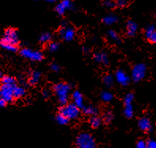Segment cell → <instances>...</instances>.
I'll list each match as a JSON object with an SVG mask.
<instances>
[{"mask_svg": "<svg viewBox=\"0 0 156 148\" xmlns=\"http://www.w3.org/2000/svg\"><path fill=\"white\" fill-rule=\"evenodd\" d=\"M53 90L59 104L61 105L67 104L71 93V87L69 85L66 83H58L54 85Z\"/></svg>", "mask_w": 156, "mask_h": 148, "instance_id": "6da1fadb", "label": "cell"}, {"mask_svg": "<svg viewBox=\"0 0 156 148\" xmlns=\"http://www.w3.org/2000/svg\"><path fill=\"white\" fill-rule=\"evenodd\" d=\"M75 143L78 148H97L94 138L87 132L80 133L76 138Z\"/></svg>", "mask_w": 156, "mask_h": 148, "instance_id": "7a4b0ae2", "label": "cell"}, {"mask_svg": "<svg viewBox=\"0 0 156 148\" xmlns=\"http://www.w3.org/2000/svg\"><path fill=\"white\" fill-rule=\"evenodd\" d=\"M59 113H61L69 120H76L79 116L80 111H79V108H78L74 103H72V104H67L65 105H63V107L59 110Z\"/></svg>", "mask_w": 156, "mask_h": 148, "instance_id": "3957f363", "label": "cell"}, {"mask_svg": "<svg viewBox=\"0 0 156 148\" xmlns=\"http://www.w3.org/2000/svg\"><path fill=\"white\" fill-rule=\"evenodd\" d=\"M18 42H19V39H18V32L13 28H9L4 33V37L1 40L0 43L8 44V45L17 46Z\"/></svg>", "mask_w": 156, "mask_h": 148, "instance_id": "277c9868", "label": "cell"}, {"mask_svg": "<svg viewBox=\"0 0 156 148\" xmlns=\"http://www.w3.org/2000/svg\"><path fill=\"white\" fill-rule=\"evenodd\" d=\"M147 74V65L144 63L135 65L132 69V77L135 82L142 81Z\"/></svg>", "mask_w": 156, "mask_h": 148, "instance_id": "5b68a950", "label": "cell"}, {"mask_svg": "<svg viewBox=\"0 0 156 148\" xmlns=\"http://www.w3.org/2000/svg\"><path fill=\"white\" fill-rule=\"evenodd\" d=\"M21 55L26 59L34 61H41L44 58L43 53L40 51H34L29 48H24L20 51Z\"/></svg>", "mask_w": 156, "mask_h": 148, "instance_id": "8992f818", "label": "cell"}, {"mask_svg": "<svg viewBox=\"0 0 156 148\" xmlns=\"http://www.w3.org/2000/svg\"><path fill=\"white\" fill-rule=\"evenodd\" d=\"M14 85H2L0 87V95L6 102H10L14 100Z\"/></svg>", "mask_w": 156, "mask_h": 148, "instance_id": "52a82bcc", "label": "cell"}, {"mask_svg": "<svg viewBox=\"0 0 156 148\" xmlns=\"http://www.w3.org/2000/svg\"><path fill=\"white\" fill-rule=\"evenodd\" d=\"M75 30L71 26H67L66 24L62 26V27L59 30V36H60V38L67 41V42H70L71 40H73L74 38H75Z\"/></svg>", "mask_w": 156, "mask_h": 148, "instance_id": "ba28073f", "label": "cell"}, {"mask_svg": "<svg viewBox=\"0 0 156 148\" xmlns=\"http://www.w3.org/2000/svg\"><path fill=\"white\" fill-rule=\"evenodd\" d=\"M115 79L117 83L121 85V86H127L130 83L131 81L129 76L122 69H118L115 73Z\"/></svg>", "mask_w": 156, "mask_h": 148, "instance_id": "9c48e42d", "label": "cell"}, {"mask_svg": "<svg viewBox=\"0 0 156 148\" xmlns=\"http://www.w3.org/2000/svg\"><path fill=\"white\" fill-rule=\"evenodd\" d=\"M138 127L143 131L150 132L152 131V124L147 117H142L138 120Z\"/></svg>", "mask_w": 156, "mask_h": 148, "instance_id": "30bf717a", "label": "cell"}, {"mask_svg": "<svg viewBox=\"0 0 156 148\" xmlns=\"http://www.w3.org/2000/svg\"><path fill=\"white\" fill-rule=\"evenodd\" d=\"M72 7V3L70 0H62L61 2L55 6V10L58 14L63 15L67 10Z\"/></svg>", "mask_w": 156, "mask_h": 148, "instance_id": "8fae6325", "label": "cell"}, {"mask_svg": "<svg viewBox=\"0 0 156 148\" xmlns=\"http://www.w3.org/2000/svg\"><path fill=\"white\" fill-rule=\"evenodd\" d=\"M94 59L97 63L101 64V65H107L109 64V57L106 53L104 52H99L96 53L94 55Z\"/></svg>", "mask_w": 156, "mask_h": 148, "instance_id": "7c38bea8", "label": "cell"}, {"mask_svg": "<svg viewBox=\"0 0 156 148\" xmlns=\"http://www.w3.org/2000/svg\"><path fill=\"white\" fill-rule=\"evenodd\" d=\"M72 100H73L74 104L79 108H83V107H84L83 96L79 91H75L72 93Z\"/></svg>", "mask_w": 156, "mask_h": 148, "instance_id": "4fadbf2b", "label": "cell"}, {"mask_svg": "<svg viewBox=\"0 0 156 148\" xmlns=\"http://www.w3.org/2000/svg\"><path fill=\"white\" fill-rule=\"evenodd\" d=\"M126 28H127V34H128L129 36H130V37H133V36H134L135 34H136L137 29H138V26H137V24L135 22L129 20V22H127Z\"/></svg>", "mask_w": 156, "mask_h": 148, "instance_id": "5bb4252c", "label": "cell"}, {"mask_svg": "<svg viewBox=\"0 0 156 148\" xmlns=\"http://www.w3.org/2000/svg\"><path fill=\"white\" fill-rule=\"evenodd\" d=\"M41 73L38 71H33L29 77V83L31 85H35L38 83L41 79Z\"/></svg>", "mask_w": 156, "mask_h": 148, "instance_id": "9a60e30c", "label": "cell"}, {"mask_svg": "<svg viewBox=\"0 0 156 148\" xmlns=\"http://www.w3.org/2000/svg\"><path fill=\"white\" fill-rule=\"evenodd\" d=\"M83 112L84 114L89 116H95L98 112V109L96 107L93 105H84L83 108Z\"/></svg>", "mask_w": 156, "mask_h": 148, "instance_id": "2e32d148", "label": "cell"}, {"mask_svg": "<svg viewBox=\"0 0 156 148\" xmlns=\"http://www.w3.org/2000/svg\"><path fill=\"white\" fill-rule=\"evenodd\" d=\"M118 20L117 16H116L115 14H109V15L105 16V18H103V22L107 25V26H111L113 24L116 23Z\"/></svg>", "mask_w": 156, "mask_h": 148, "instance_id": "e0dca14e", "label": "cell"}, {"mask_svg": "<svg viewBox=\"0 0 156 148\" xmlns=\"http://www.w3.org/2000/svg\"><path fill=\"white\" fill-rule=\"evenodd\" d=\"M26 94V89L22 86H14V98H20Z\"/></svg>", "mask_w": 156, "mask_h": 148, "instance_id": "ac0fdd59", "label": "cell"}, {"mask_svg": "<svg viewBox=\"0 0 156 148\" xmlns=\"http://www.w3.org/2000/svg\"><path fill=\"white\" fill-rule=\"evenodd\" d=\"M101 100L105 103H109L110 101H113V94L109 91H103L102 93H101Z\"/></svg>", "mask_w": 156, "mask_h": 148, "instance_id": "d6986e66", "label": "cell"}, {"mask_svg": "<svg viewBox=\"0 0 156 148\" xmlns=\"http://www.w3.org/2000/svg\"><path fill=\"white\" fill-rule=\"evenodd\" d=\"M101 123V120L97 116H92L90 120V124L93 128H97Z\"/></svg>", "mask_w": 156, "mask_h": 148, "instance_id": "ffe728a7", "label": "cell"}, {"mask_svg": "<svg viewBox=\"0 0 156 148\" xmlns=\"http://www.w3.org/2000/svg\"><path fill=\"white\" fill-rule=\"evenodd\" d=\"M103 83L105 84V86L107 87H112L114 83V79H113V77L110 74H106L105 76H104L103 77Z\"/></svg>", "mask_w": 156, "mask_h": 148, "instance_id": "44dd1931", "label": "cell"}, {"mask_svg": "<svg viewBox=\"0 0 156 148\" xmlns=\"http://www.w3.org/2000/svg\"><path fill=\"white\" fill-rule=\"evenodd\" d=\"M124 115L127 118H132L134 115V110H133V104L125 105V109H124Z\"/></svg>", "mask_w": 156, "mask_h": 148, "instance_id": "7402d4cb", "label": "cell"}, {"mask_svg": "<svg viewBox=\"0 0 156 148\" xmlns=\"http://www.w3.org/2000/svg\"><path fill=\"white\" fill-rule=\"evenodd\" d=\"M2 85H15V79L14 77H10V76H3L1 79Z\"/></svg>", "mask_w": 156, "mask_h": 148, "instance_id": "603a6c76", "label": "cell"}, {"mask_svg": "<svg viewBox=\"0 0 156 148\" xmlns=\"http://www.w3.org/2000/svg\"><path fill=\"white\" fill-rule=\"evenodd\" d=\"M68 119L66 116H64L63 115H62L61 113H59L58 115H56L55 116V121L57 122L58 124L59 125H66L68 123Z\"/></svg>", "mask_w": 156, "mask_h": 148, "instance_id": "cb8c5ba5", "label": "cell"}, {"mask_svg": "<svg viewBox=\"0 0 156 148\" xmlns=\"http://www.w3.org/2000/svg\"><path fill=\"white\" fill-rule=\"evenodd\" d=\"M51 40V34L48 32H44L40 37V42L43 44L48 43Z\"/></svg>", "mask_w": 156, "mask_h": 148, "instance_id": "d4e9b609", "label": "cell"}, {"mask_svg": "<svg viewBox=\"0 0 156 148\" xmlns=\"http://www.w3.org/2000/svg\"><path fill=\"white\" fill-rule=\"evenodd\" d=\"M108 36H109V38H110L113 42H121V39L119 38V35L117 34V33L114 30H109V33H108Z\"/></svg>", "mask_w": 156, "mask_h": 148, "instance_id": "484cf974", "label": "cell"}, {"mask_svg": "<svg viewBox=\"0 0 156 148\" xmlns=\"http://www.w3.org/2000/svg\"><path fill=\"white\" fill-rule=\"evenodd\" d=\"M134 100V95L133 93H128L124 97V103H125V105L128 104H133V101Z\"/></svg>", "mask_w": 156, "mask_h": 148, "instance_id": "4316f807", "label": "cell"}, {"mask_svg": "<svg viewBox=\"0 0 156 148\" xmlns=\"http://www.w3.org/2000/svg\"><path fill=\"white\" fill-rule=\"evenodd\" d=\"M155 26H154V25H150V26H147V27L146 28V30H145V37H146L147 39V38L152 34L153 32L155 31Z\"/></svg>", "mask_w": 156, "mask_h": 148, "instance_id": "83f0119b", "label": "cell"}, {"mask_svg": "<svg viewBox=\"0 0 156 148\" xmlns=\"http://www.w3.org/2000/svg\"><path fill=\"white\" fill-rule=\"evenodd\" d=\"M0 46H2V48H3L4 49H6L7 51L10 52H15L17 51V46H11V45H8V44H4V43H0Z\"/></svg>", "mask_w": 156, "mask_h": 148, "instance_id": "f1b7e54d", "label": "cell"}, {"mask_svg": "<svg viewBox=\"0 0 156 148\" xmlns=\"http://www.w3.org/2000/svg\"><path fill=\"white\" fill-rule=\"evenodd\" d=\"M59 46V44H58L57 42H50V43L48 44V50H49L50 52H55L56 50H58Z\"/></svg>", "mask_w": 156, "mask_h": 148, "instance_id": "f546056e", "label": "cell"}, {"mask_svg": "<svg viewBox=\"0 0 156 148\" xmlns=\"http://www.w3.org/2000/svg\"><path fill=\"white\" fill-rule=\"evenodd\" d=\"M113 114H112V112H106L105 113V115H104V120H105V122L107 123H110L111 121L113 120Z\"/></svg>", "mask_w": 156, "mask_h": 148, "instance_id": "4dcf8cb0", "label": "cell"}, {"mask_svg": "<svg viewBox=\"0 0 156 148\" xmlns=\"http://www.w3.org/2000/svg\"><path fill=\"white\" fill-rule=\"evenodd\" d=\"M147 148H156V140L155 139H149L147 142Z\"/></svg>", "mask_w": 156, "mask_h": 148, "instance_id": "1f68e13d", "label": "cell"}, {"mask_svg": "<svg viewBox=\"0 0 156 148\" xmlns=\"http://www.w3.org/2000/svg\"><path fill=\"white\" fill-rule=\"evenodd\" d=\"M104 5L108 8H113L116 6V2H113V1H111V0H107V1H105V2H104Z\"/></svg>", "mask_w": 156, "mask_h": 148, "instance_id": "d6a6232c", "label": "cell"}, {"mask_svg": "<svg viewBox=\"0 0 156 148\" xmlns=\"http://www.w3.org/2000/svg\"><path fill=\"white\" fill-rule=\"evenodd\" d=\"M136 148H147V142L144 140H139L136 143Z\"/></svg>", "mask_w": 156, "mask_h": 148, "instance_id": "836d02e7", "label": "cell"}, {"mask_svg": "<svg viewBox=\"0 0 156 148\" xmlns=\"http://www.w3.org/2000/svg\"><path fill=\"white\" fill-rule=\"evenodd\" d=\"M147 40H148L151 43L156 44V30L155 31L153 32L152 34H151V35L150 37L147 38Z\"/></svg>", "mask_w": 156, "mask_h": 148, "instance_id": "e575fe53", "label": "cell"}, {"mask_svg": "<svg viewBox=\"0 0 156 148\" xmlns=\"http://www.w3.org/2000/svg\"><path fill=\"white\" fill-rule=\"evenodd\" d=\"M127 4V0H117L116 2V5H117L120 7H124L126 6Z\"/></svg>", "mask_w": 156, "mask_h": 148, "instance_id": "d590c367", "label": "cell"}, {"mask_svg": "<svg viewBox=\"0 0 156 148\" xmlns=\"http://www.w3.org/2000/svg\"><path fill=\"white\" fill-rule=\"evenodd\" d=\"M51 69L52 71L54 72H59V69H60V67H59V65L56 63H52L51 65Z\"/></svg>", "mask_w": 156, "mask_h": 148, "instance_id": "8d00e7d4", "label": "cell"}, {"mask_svg": "<svg viewBox=\"0 0 156 148\" xmlns=\"http://www.w3.org/2000/svg\"><path fill=\"white\" fill-rule=\"evenodd\" d=\"M42 96L44 97V98H48L50 96L49 90H48V89H44L43 91H42Z\"/></svg>", "mask_w": 156, "mask_h": 148, "instance_id": "74e56055", "label": "cell"}, {"mask_svg": "<svg viewBox=\"0 0 156 148\" xmlns=\"http://www.w3.org/2000/svg\"><path fill=\"white\" fill-rule=\"evenodd\" d=\"M6 101H5L4 99H2V97H0V108L6 106Z\"/></svg>", "mask_w": 156, "mask_h": 148, "instance_id": "f35d334b", "label": "cell"}, {"mask_svg": "<svg viewBox=\"0 0 156 148\" xmlns=\"http://www.w3.org/2000/svg\"><path fill=\"white\" fill-rule=\"evenodd\" d=\"M45 1H47V2H55V0H45Z\"/></svg>", "mask_w": 156, "mask_h": 148, "instance_id": "ab89813d", "label": "cell"}, {"mask_svg": "<svg viewBox=\"0 0 156 148\" xmlns=\"http://www.w3.org/2000/svg\"><path fill=\"white\" fill-rule=\"evenodd\" d=\"M2 77H3V76H2V73L1 72V70H0V79H2Z\"/></svg>", "mask_w": 156, "mask_h": 148, "instance_id": "60d3db41", "label": "cell"}, {"mask_svg": "<svg viewBox=\"0 0 156 148\" xmlns=\"http://www.w3.org/2000/svg\"><path fill=\"white\" fill-rule=\"evenodd\" d=\"M34 1H37V0H34Z\"/></svg>", "mask_w": 156, "mask_h": 148, "instance_id": "b9f144b4", "label": "cell"}, {"mask_svg": "<svg viewBox=\"0 0 156 148\" xmlns=\"http://www.w3.org/2000/svg\"><path fill=\"white\" fill-rule=\"evenodd\" d=\"M0 97H1V95H0Z\"/></svg>", "mask_w": 156, "mask_h": 148, "instance_id": "7bdbcfd3", "label": "cell"}, {"mask_svg": "<svg viewBox=\"0 0 156 148\" xmlns=\"http://www.w3.org/2000/svg\"><path fill=\"white\" fill-rule=\"evenodd\" d=\"M0 87H1V86H0Z\"/></svg>", "mask_w": 156, "mask_h": 148, "instance_id": "ee69618b", "label": "cell"}]
</instances>
